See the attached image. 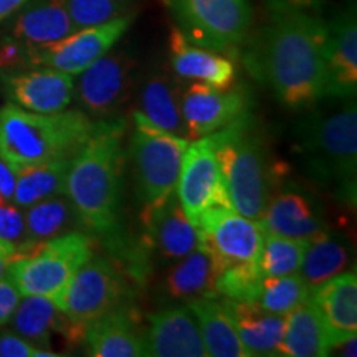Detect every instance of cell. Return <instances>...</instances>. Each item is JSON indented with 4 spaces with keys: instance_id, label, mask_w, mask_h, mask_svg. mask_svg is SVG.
I'll list each match as a JSON object with an SVG mask.
<instances>
[{
    "instance_id": "cell-1",
    "label": "cell",
    "mask_w": 357,
    "mask_h": 357,
    "mask_svg": "<svg viewBox=\"0 0 357 357\" xmlns=\"http://www.w3.org/2000/svg\"><path fill=\"white\" fill-rule=\"evenodd\" d=\"M328 25L306 12H276L243 52L250 73L265 82L291 109L310 108L326 96Z\"/></svg>"
},
{
    "instance_id": "cell-2",
    "label": "cell",
    "mask_w": 357,
    "mask_h": 357,
    "mask_svg": "<svg viewBox=\"0 0 357 357\" xmlns=\"http://www.w3.org/2000/svg\"><path fill=\"white\" fill-rule=\"evenodd\" d=\"M126 128L128 121L121 116L96 121L91 136L70 160L65 195L82 225L95 234L113 236L119 229Z\"/></svg>"
},
{
    "instance_id": "cell-3",
    "label": "cell",
    "mask_w": 357,
    "mask_h": 357,
    "mask_svg": "<svg viewBox=\"0 0 357 357\" xmlns=\"http://www.w3.org/2000/svg\"><path fill=\"white\" fill-rule=\"evenodd\" d=\"M95 124L83 111L35 113L8 102L0 108V158L13 172L71 159L91 136Z\"/></svg>"
},
{
    "instance_id": "cell-4",
    "label": "cell",
    "mask_w": 357,
    "mask_h": 357,
    "mask_svg": "<svg viewBox=\"0 0 357 357\" xmlns=\"http://www.w3.org/2000/svg\"><path fill=\"white\" fill-rule=\"evenodd\" d=\"M230 207L240 215L261 220L283 166L270 151L248 114L211 134Z\"/></svg>"
},
{
    "instance_id": "cell-5",
    "label": "cell",
    "mask_w": 357,
    "mask_h": 357,
    "mask_svg": "<svg viewBox=\"0 0 357 357\" xmlns=\"http://www.w3.org/2000/svg\"><path fill=\"white\" fill-rule=\"evenodd\" d=\"M298 153L311 177L354 192L357 111L347 102L331 113H314L298 124Z\"/></svg>"
},
{
    "instance_id": "cell-6",
    "label": "cell",
    "mask_w": 357,
    "mask_h": 357,
    "mask_svg": "<svg viewBox=\"0 0 357 357\" xmlns=\"http://www.w3.org/2000/svg\"><path fill=\"white\" fill-rule=\"evenodd\" d=\"M95 255L93 240L79 231L15 248L7 275L22 296H45L58 306L78 268Z\"/></svg>"
},
{
    "instance_id": "cell-7",
    "label": "cell",
    "mask_w": 357,
    "mask_h": 357,
    "mask_svg": "<svg viewBox=\"0 0 357 357\" xmlns=\"http://www.w3.org/2000/svg\"><path fill=\"white\" fill-rule=\"evenodd\" d=\"M132 123L129 153L137 197L142 208L155 207L176 190L182 158L190 141L155 126L139 109L132 113Z\"/></svg>"
},
{
    "instance_id": "cell-8",
    "label": "cell",
    "mask_w": 357,
    "mask_h": 357,
    "mask_svg": "<svg viewBox=\"0 0 357 357\" xmlns=\"http://www.w3.org/2000/svg\"><path fill=\"white\" fill-rule=\"evenodd\" d=\"M182 33L199 47L231 55L252 26L250 0H164Z\"/></svg>"
},
{
    "instance_id": "cell-9",
    "label": "cell",
    "mask_w": 357,
    "mask_h": 357,
    "mask_svg": "<svg viewBox=\"0 0 357 357\" xmlns=\"http://www.w3.org/2000/svg\"><path fill=\"white\" fill-rule=\"evenodd\" d=\"M129 296L131 288L124 271L109 258L93 255L70 280L58 310L88 328L93 321L131 301Z\"/></svg>"
},
{
    "instance_id": "cell-10",
    "label": "cell",
    "mask_w": 357,
    "mask_h": 357,
    "mask_svg": "<svg viewBox=\"0 0 357 357\" xmlns=\"http://www.w3.org/2000/svg\"><path fill=\"white\" fill-rule=\"evenodd\" d=\"M195 229L197 245L212 257L217 276L236 268H258L265 236L261 222L240 215L230 207H213L202 213Z\"/></svg>"
},
{
    "instance_id": "cell-11",
    "label": "cell",
    "mask_w": 357,
    "mask_h": 357,
    "mask_svg": "<svg viewBox=\"0 0 357 357\" xmlns=\"http://www.w3.org/2000/svg\"><path fill=\"white\" fill-rule=\"evenodd\" d=\"M136 60L126 50L108 52L82 73L75 86L83 113L91 119H113L126 108L134 91Z\"/></svg>"
},
{
    "instance_id": "cell-12",
    "label": "cell",
    "mask_w": 357,
    "mask_h": 357,
    "mask_svg": "<svg viewBox=\"0 0 357 357\" xmlns=\"http://www.w3.org/2000/svg\"><path fill=\"white\" fill-rule=\"evenodd\" d=\"M134 20V13L118 17L106 24L78 29L65 38L29 48V66H48L71 77L82 75L98 58L113 50Z\"/></svg>"
},
{
    "instance_id": "cell-13",
    "label": "cell",
    "mask_w": 357,
    "mask_h": 357,
    "mask_svg": "<svg viewBox=\"0 0 357 357\" xmlns=\"http://www.w3.org/2000/svg\"><path fill=\"white\" fill-rule=\"evenodd\" d=\"M176 192L184 213L194 225L208 208L230 207L211 136L189 142Z\"/></svg>"
},
{
    "instance_id": "cell-14",
    "label": "cell",
    "mask_w": 357,
    "mask_h": 357,
    "mask_svg": "<svg viewBox=\"0 0 357 357\" xmlns=\"http://www.w3.org/2000/svg\"><path fill=\"white\" fill-rule=\"evenodd\" d=\"M250 98L242 88H213L194 82L182 91L187 139L211 136L248 114Z\"/></svg>"
},
{
    "instance_id": "cell-15",
    "label": "cell",
    "mask_w": 357,
    "mask_h": 357,
    "mask_svg": "<svg viewBox=\"0 0 357 357\" xmlns=\"http://www.w3.org/2000/svg\"><path fill=\"white\" fill-rule=\"evenodd\" d=\"M2 84L13 105L35 113L63 111L75 96L73 77L48 66L3 71Z\"/></svg>"
},
{
    "instance_id": "cell-16",
    "label": "cell",
    "mask_w": 357,
    "mask_h": 357,
    "mask_svg": "<svg viewBox=\"0 0 357 357\" xmlns=\"http://www.w3.org/2000/svg\"><path fill=\"white\" fill-rule=\"evenodd\" d=\"M142 245L162 261H177L197 247V229L184 213L177 192L155 207L141 211Z\"/></svg>"
},
{
    "instance_id": "cell-17",
    "label": "cell",
    "mask_w": 357,
    "mask_h": 357,
    "mask_svg": "<svg viewBox=\"0 0 357 357\" xmlns=\"http://www.w3.org/2000/svg\"><path fill=\"white\" fill-rule=\"evenodd\" d=\"M144 356H207L199 323L189 306H169L147 318V328L144 329Z\"/></svg>"
},
{
    "instance_id": "cell-18",
    "label": "cell",
    "mask_w": 357,
    "mask_h": 357,
    "mask_svg": "<svg viewBox=\"0 0 357 357\" xmlns=\"http://www.w3.org/2000/svg\"><path fill=\"white\" fill-rule=\"evenodd\" d=\"M144 329L139 311L126 303L88 326L84 336L86 354L93 357L144 356Z\"/></svg>"
},
{
    "instance_id": "cell-19",
    "label": "cell",
    "mask_w": 357,
    "mask_h": 357,
    "mask_svg": "<svg viewBox=\"0 0 357 357\" xmlns=\"http://www.w3.org/2000/svg\"><path fill=\"white\" fill-rule=\"evenodd\" d=\"M326 96L352 100L357 91V25L347 10L328 26L326 42Z\"/></svg>"
},
{
    "instance_id": "cell-20",
    "label": "cell",
    "mask_w": 357,
    "mask_h": 357,
    "mask_svg": "<svg viewBox=\"0 0 357 357\" xmlns=\"http://www.w3.org/2000/svg\"><path fill=\"white\" fill-rule=\"evenodd\" d=\"M311 305L324 326L329 344L357 336V276L351 271L311 289ZM331 352V349H329Z\"/></svg>"
},
{
    "instance_id": "cell-21",
    "label": "cell",
    "mask_w": 357,
    "mask_h": 357,
    "mask_svg": "<svg viewBox=\"0 0 357 357\" xmlns=\"http://www.w3.org/2000/svg\"><path fill=\"white\" fill-rule=\"evenodd\" d=\"M75 30L66 0H29L13 13L7 25L6 38L26 48H37L65 38Z\"/></svg>"
},
{
    "instance_id": "cell-22",
    "label": "cell",
    "mask_w": 357,
    "mask_h": 357,
    "mask_svg": "<svg viewBox=\"0 0 357 357\" xmlns=\"http://www.w3.org/2000/svg\"><path fill=\"white\" fill-rule=\"evenodd\" d=\"M10 321L17 334L42 349L50 346L53 334H61L73 346L82 344L88 329L86 326L71 321L65 312L58 310L55 303L45 296H24Z\"/></svg>"
},
{
    "instance_id": "cell-23",
    "label": "cell",
    "mask_w": 357,
    "mask_h": 357,
    "mask_svg": "<svg viewBox=\"0 0 357 357\" xmlns=\"http://www.w3.org/2000/svg\"><path fill=\"white\" fill-rule=\"evenodd\" d=\"M169 52L172 71L177 78L220 89L231 88L235 83L236 68L230 55L189 42L177 26L169 37Z\"/></svg>"
},
{
    "instance_id": "cell-24",
    "label": "cell",
    "mask_w": 357,
    "mask_h": 357,
    "mask_svg": "<svg viewBox=\"0 0 357 357\" xmlns=\"http://www.w3.org/2000/svg\"><path fill=\"white\" fill-rule=\"evenodd\" d=\"M260 222L265 234L306 242L328 231L310 195L300 190H281L271 195Z\"/></svg>"
},
{
    "instance_id": "cell-25",
    "label": "cell",
    "mask_w": 357,
    "mask_h": 357,
    "mask_svg": "<svg viewBox=\"0 0 357 357\" xmlns=\"http://www.w3.org/2000/svg\"><path fill=\"white\" fill-rule=\"evenodd\" d=\"M182 91L184 89L178 79L167 70L153 71L141 84L139 111L155 126L187 139L182 116Z\"/></svg>"
},
{
    "instance_id": "cell-26",
    "label": "cell",
    "mask_w": 357,
    "mask_h": 357,
    "mask_svg": "<svg viewBox=\"0 0 357 357\" xmlns=\"http://www.w3.org/2000/svg\"><path fill=\"white\" fill-rule=\"evenodd\" d=\"M229 307L240 341L252 356H280L284 331V316L268 312L255 301H234L223 298Z\"/></svg>"
},
{
    "instance_id": "cell-27",
    "label": "cell",
    "mask_w": 357,
    "mask_h": 357,
    "mask_svg": "<svg viewBox=\"0 0 357 357\" xmlns=\"http://www.w3.org/2000/svg\"><path fill=\"white\" fill-rule=\"evenodd\" d=\"M199 323L207 356L212 357H250L240 341L234 319L222 296L200 298L187 303Z\"/></svg>"
},
{
    "instance_id": "cell-28",
    "label": "cell",
    "mask_w": 357,
    "mask_h": 357,
    "mask_svg": "<svg viewBox=\"0 0 357 357\" xmlns=\"http://www.w3.org/2000/svg\"><path fill=\"white\" fill-rule=\"evenodd\" d=\"M171 300L194 301L218 296L217 270L207 250L197 245L185 257L178 258L162 283Z\"/></svg>"
},
{
    "instance_id": "cell-29",
    "label": "cell",
    "mask_w": 357,
    "mask_h": 357,
    "mask_svg": "<svg viewBox=\"0 0 357 357\" xmlns=\"http://www.w3.org/2000/svg\"><path fill=\"white\" fill-rule=\"evenodd\" d=\"M329 339L311 301L303 303L284 314V331L280 342V356L323 357L329 356Z\"/></svg>"
},
{
    "instance_id": "cell-30",
    "label": "cell",
    "mask_w": 357,
    "mask_h": 357,
    "mask_svg": "<svg viewBox=\"0 0 357 357\" xmlns=\"http://www.w3.org/2000/svg\"><path fill=\"white\" fill-rule=\"evenodd\" d=\"M351 265L349 247L341 238L326 231L307 242L300 275L311 289L344 273Z\"/></svg>"
},
{
    "instance_id": "cell-31",
    "label": "cell",
    "mask_w": 357,
    "mask_h": 357,
    "mask_svg": "<svg viewBox=\"0 0 357 357\" xmlns=\"http://www.w3.org/2000/svg\"><path fill=\"white\" fill-rule=\"evenodd\" d=\"M71 159L29 166L15 171V190L12 202L20 208L55 195H65V182Z\"/></svg>"
},
{
    "instance_id": "cell-32",
    "label": "cell",
    "mask_w": 357,
    "mask_h": 357,
    "mask_svg": "<svg viewBox=\"0 0 357 357\" xmlns=\"http://www.w3.org/2000/svg\"><path fill=\"white\" fill-rule=\"evenodd\" d=\"M25 243H40L55 236L70 234L79 222L68 197H48L25 208Z\"/></svg>"
},
{
    "instance_id": "cell-33",
    "label": "cell",
    "mask_w": 357,
    "mask_h": 357,
    "mask_svg": "<svg viewBox=\"0 0 357 357\" xmlns=\"http://www.w3.org/2000/svg\"><path fill=\"white\" fill-rule=\"evenodd\" d=\"M311 288L300 273L268 276L263 278L258 288L255 303L268 312L288 314L294 307L310 301Z\"/></svg>"
},
{
    "instance_id": "cell-34",
    "label": "cell",
    "mask_w": 357,
    "mask_h": 357,
    "mask_svg": "<svg viewBox=\"0 0 357 357\" xmlns=\"http://www.w3.org/2000/svg\"><path fill=\"white\" fill-rule=\"evenodd\" d=\"M306 245V240L265 234L258 257V271L261 278L298 273Z\"/></svg>"
},
{
    "instance_id": "cell-35",
    "label": "cell",
    "mask_w": 357,
    "mask_h": 357,
    "mask_svg": "<svg viewBox=\"0 0 357 357\" xmlns=\"http://www.w3.org/2000/svg\"><path fill=\"white\" fill-rule=\"evenodd\" d=\"M132 0H66L75 29H86L126 15Z\"/></svg>"
},
{
    "instance_id": "cell-36",
    "label": "cell",
    "mask_w": 357,
    "mask_h": 357,
    "mask_svg": "<svg viewBox=\"0 0 357 357\" xmlns=\"http://www.w3.org/2000/svg\"><path fill=\"white\" fill-rule=\"evenodd\" d=\"M0 238L15 248L26 240L24 213L20 207H17L12 200L3 199L2 195H0Z\"/></svg>"
},
{
    "instance_id": "cell-37",
    "label": "cell",
    "mask_w": 357,
    "mask_h": 357,
    "mask_svg": "<svg viewBox=\"0 0 357 357\" xmlns=\"http://www.w3.org/2000/svg\"><path fill=\"white\" fill-rule=\"evenodd\" d=\"M42 347L17 333H0V357H38Z\"/></svg>"
},
{
    "instance_id": "cell-38",
    "label": "cell",
    "mask_w": 357,
    "mask_h": 357,
    "mask_svg": "<svg viewBox=\"0 0 357 357\" xmlns=\"http://www.w3.org/2000/svg\"><path fill=\"white\" fill-rule=\"evenodd\" d=\"M22 294L19 293L13 281L8 278V275L0 278V326L7 324L10 321L13 311L19 305Z\"/></svg>"
},
{
    "instance_id": "cell-39",
    "label": "cell",
    "mask_w": 357,
    "mask_h": 357,
    "mask_svg": "<svg viewBox=\"0 0 357 357\" xmlns=\"http://www.w3.org/2000/svg\"><path fill=\"white\" fill-rule=\"evenodd\" d=\"M321 0H268V6L275 12H307Z\"/></svg>"
},
{
    "instance_id": "cell-40",
    "label": "cell",
    "mask_w": 357,
    "mask_h": 357,
    "mask_svg": "<svg viewBox=\"0 0 357 357\" xmlns=\"http://www.w3.org/2000/svg\"><path fill=\"white\" fill-rule=\"evenodd\" d=\"M15 190V172L8 164L0 158V195L3 199L12 200Z\"/></svg>"
},
{
    "instance_id": "cell-41",
    "label": "cell",
    "mask_w": 357,
    "mask_h": 357,
    "mask_svg": "<svg viewBox=\"0 0 357 357\" xmlns=\"http://www.w3.org/2000/svg\"><path fill=\"white\" fill-rule=\"evenodd\" d=\"M29 0H0V24L6 22L8 17H12L13 13L19 10L20 7H24Z\"/></svg>"
},
{
    "instance_id": "cell-42",
    "label": "cell",
    "mask_w": 357,
    "mask_h": 357,
    "mask_svg": "<svg viewBox=\"0 0 357 357\" xmlns=\"http://www.w3.org/2000/svg\"><path fill=\"white\" fill-rule=\"evenodd\" d=\"M356 344H357V336H352V337H347L344 341H341L339 344L333 346L331 351H337L339 356H347V357H356ZM331 354V352H329Z\"/></svg>"
},
{
    "instance_id": "cell-43",
    "label": "cell",
    "mask_w": 357,
    "mask_h": 357,
    "mask_svg": "<svg viewBox=\"0 0 357 357\" xmlns=\"http://www.w3.org/2000/svg\"><path fill=\"white\" fill-rule=\"evenodd\" d=\"M15 253V247L10 245L6 240L0 238V255H6V257H12Z\"/></svg>"
},
{
    "instance_id": "cell-44",
    "label": "cell",
    "mask_w": 357,
    "mask_h": 357,
    "mask_svg": "<svg viewBox=\"0 0 357 357\" xmlns=\"http://www.w3.org/2000/svg\"><path fill=\"white\" fill-rule=\"evenodd\" d=\"M12 257H6V255H0V278H3V276L7 275V270H8V263H10Z\"/></svg>"
}]
</instances>
